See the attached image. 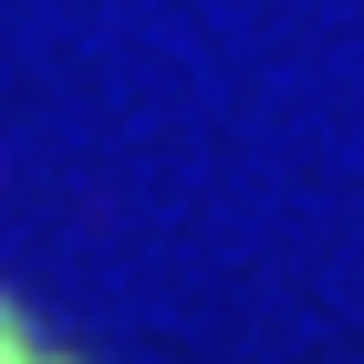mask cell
<instances>
[{
    "mask_svg": "<svg viewBox=\"0 0 364 364\" xmlns=\"http://www.w3.org/2000/svg\"><path fill=\"white\" fill-rule=\"evenodd\" d=\"M0 364H84V354H73V343H53L21 302H11V291H0Z\"/></svg>",
    "mask_w": 364,
    "mask_h": 364,
    "instance_id": "6da1fadb",
    "label": "cell"
}]
</instances>
